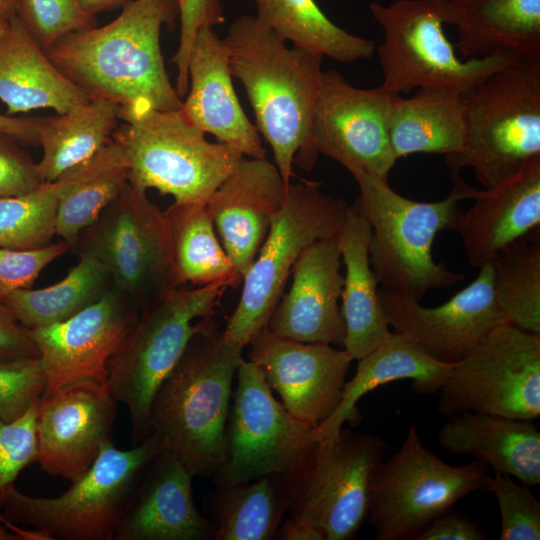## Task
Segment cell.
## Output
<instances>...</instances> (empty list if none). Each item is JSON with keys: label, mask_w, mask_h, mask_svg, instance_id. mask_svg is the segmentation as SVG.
Masks as SVG:
<instances>
[{"label": "cell", "mask_w": 540, "mask_h": 540, "mask_svg": "<svg viewBox=\"0 0 540 540\" xmlns=\"http://www.w3.org/2000/svg\"><path fill=\"white\" fill-rule=\"evenodd\" d=\"M179 15L178 0H129L110 23L70 33L45 52L90 99L119 108L178 110L160 32Z\"/></svg>", "instance_id": "cell-1"}, {"label": "cell", "mask_w": 540, "mask_h": 540, "mask_svg": "<svg viewBox=\"0 0 540 540\" xmlns=\"http://www.w3.org/2000/svg\"><path fill=\"white\" fill-rule=\"evenodd\" d=\"M230 71L245 88L256 128L271 146L284 184L294 165L310 170L318 153L311 120L324 56L289 48L257 16H241L222 38Z\"/></svg>", "instance_id": "cell-2"}, {"label": "cell", "mask_w": 540, "mask_h": 540, "mask_svg": "<svg viewBox=\"0 0 540 540\" xmlns=\"http://www.w3.org/2000/svg\"><path fill=\"white\" fill-rule=\"evenodd\" d=\"M243 348L225 341L212 317L200 319L154 395L151 434L193 477L213 476L224 461L232 382Z\"/></svg>", "instance_id": "cell-3"}, {"label": "cell", "mask_w": 540, "mask_h": 540, "mask_svg": "<svg viewBox=\"0 0 540 540\" xmlns=\"http://www.w3.org/2000/svg\"><path fill=\"white\" fill-rule=\"evenodd\" d=\"M352 176L359 188L355 205L371 226L370 263L382 289L421 301L428 291L450 288L465 279L438 263L432 248L438 233L458 230L459 203L472 199L477 188L455 176L447 197L420 202L395 192L388 180L362 171Z\"/></svg>", "instance_id": "cell-4"}, {"label": "cell", "mask_w": 540, "mask_h": 540, "mask_svg": "<svg viewBox=\"0 0 540 540\" xmlns=\"http://www.w3.org/2000/svg\"><path fill=\"white\" fill-rule=\"evenodd\" d=\"M112 140L123 152L128 183L156 189L174 203L205 205L244 156L235 147L205 138L178 110L119 108Z\"/></svg>", "instance_id": "cell-5"}, {"label": "cell", "mask_w": 540, "mask_h": 540, "mask_svg": "<svg viewBox=\"0 0 540 540\" xmlns=\"http://www.w3.org/2000/svg\"><path fill=\"white\" fill-rule=\"evenodd\" d=\"M466 140L445 159L450 176L471 168L491 187L540 158V60L520 59L462 94Z\"/></svg>", "instance_id": "cell-6"}, {"label": "cell", "mask_w": 540, "mask_h": 540, "mask_svg": "<svg viewBox=\"0 0 540 540\" xmlns=\"http://www.w3.org/2000/svg\"><path fill=\"white\" fill-rule=\"evenodd\" d=\"M231 285L176 287L141 309L107 367L106 385L125 404L134 445L151 434L150 411L156 391L181 358L196 319L212 317L223 292Z\"/></svg>", "instance_id": "cell-7"}, {"label": "cell", "mask_w": 540, "mask_h": 540, "mask_svg": "<svg viewBox=\"0 0 540 540\" xmlns=\"http://www.w3.org/2000/svg\"><path fill=\"white\" fill-rule=\"evenodd\" d=\"M387 444L342 427L310 441L281 473L289 518L319 529L325 540L353 538L367 518L370 486Z\"/></svg>", "instance_id": "cell-8"}, {"label": "cell", "mask_w": 540, "mask_h": 540, "mask_svg": "<svg viewBox=\"0 0 540 540\" xmlns=\"http://www.w3.org/2000/svg\"><path fill=\"white\" fill-rule=\"evenodd\" d=\"M369 10L384 36L375 49L383 75L380 85L394 95L415 88L465 93L490 74L520 60L512 54L461 59L448 40L449 0L373 2Z\"/></svg>", "instance_id": "cell-9"}, {"label": "cell", "mask_w": 540, "mask_h": 540, "mask_svg": "<svg viewBox=\"0 0 540 540\" xmlns=\"http://www.w3.org/2000/svg\"><path fill=\"white\" fill-rule=\"evenodd\" d=\"M160 450L153 434L128 450H120L110 441L64 493L33 497L13 486L1 514L54 539L112 540L132 491Z\"/></svg>", "instance_id": "cell-10"}, {"label": "cell", "mask_w": 540, "mask_h": 540, "mask_svg": "<svg viewBox=\"0 0 540 540\" xmlns=\"http://www.w3.org/2000/svg\"><path fill=\"white\" fill-rule=\"evenodd\" d=\"M348 207L317 182L290 183L283 207L243 277L241 297L222 331L225 341L245 347L267 327L301 253L317 240L336 237Z\"/></svg>", "instance_id": "cell-11"}, {"label": "cell", "mask_w": 540, "mask_h": 540, "mask_svg": "<svg viewBox=\"0 0 540 540\" xmlns=\"http://www.w3.org/2000/svg\"><path fill=\"white\" fill-rule=\"evenodd\" d=\"M482 461L450 465L425 447L410 425L401 447L374 472L367 519L376 540H414L467 495L486 489Z\"/></svg>", "instance_id": "cell-12"}, {"label": "cell", "mask_w": 540, "mask_h": 540, "mask_svg": "<svg viewBox=\"0 0 540 540\" xmlns=\"http://www.w3.org/2000/svg\"><path fill=\"white\" fill-rule=\"evenodd\" d=\"M437 393V410L448 419L465 412L539 418L540 334L496 326L454 363Z\"/></svg>", "instance_id": "cell-13"}, {"label": "cell", "mask_w": 540, "mask_h": 540, "mask_svg": "<svg viewBox=\"0 0 540 540\" xmlns=\"http://www.w3.org/2000/svg\"><path fill=\"white\" fill-rule=\"evenodd\" d=\"M146 192L127 183L72 247L100 262L140 311L176 288L167 219Z\"/></svg>", "instance_id": "cell-14"}, {"label": "cell", "mask_w": 540, "mask_h": 540, "mask_svg": "<svg viewBox=\"0 0 540 540\" xmlns=\"http://www.w3.org/2000/svg\"><path fill=\"white\" fill-rule=\"evenodd\" d=\"M236 376L226 425L225 457L213 475L216 487L283 473L311 441L314 429L275 399L253 362L243 359Z\"/></svg>", "instance_id": "cell-15"}, {"label": "cell", "mask_w": 540, "mask_h": 540, "mask_svg": "<svg viewBox=\"0 0 540 540\" xmlns=\"http://www.w3.org/2000/svg\"><path fill=\"white\" fill-rule=\"evenodd\" d=\"M394 96L381 86L357 88L336 70L323 71L311 120L314 149L351 174L362 171L388 180L397 161L388 133Z\"/></svg>", "instance_id": "cell-16"}, {"label": "cell", "mask_w": 540, "mask_h": 540, "mask_svg": "<svg viewBox=\"0 0 540 540\" xmlns=\"http://www.w3.org/2000/svg\"><path fill=\"white\" fill-rule=\"evenodd\" d=\"M139 312L137 305L111 286L67 320L28 329L45 374L42 396L82 381L106 384L108 363Z\"/></svg>", "instance_id": "cell-17"}, {"label": "cell", "mask_w": 540, "mask_h": 540, "mask_svg": "<svg viewBox=\"0 0 540 540\" xmlns=\"http://www.w3.org/2000/svg\"><path fill=\"white\" fill-rule=\"evenodd\" d=\"M478 269L469 285L437 307L380 288L389 327L415 340L438 361H459L493 328L508 322L496 301L491 262Z\"/></svg>", "instance_id": "cell-18"}, {"label": "cell", "mask_w": 540, "mask_h": 540, "mask_svg": "<svg viewBox=\"0 0 540 540\" xmlns=\"http://www.w3.org/2000/svg\"><path fill=\"white\" fill-rule=\"evenodd\" d=\"M117 404L107 385L94 381L42 396L36 422L40 468L70 482L80 478L112 441Z\"/></svg>", "instance_id": "cell-19"}, {"label": "cell", "mask_w": 540, "mask_h": 540, "mask_svg": "<svg viewBox=\"0 0 540 540\" xmlns=\"http://www.w3.org/2000/svg\"><path fill=\"white\" fill-rule=\"evenodd\" d=\"M249 360L296 419L314 428L338 407L352 358L344 349L279 337L262 329Z\"/></svg>", "instance_id": "cell-20"}, {"label": "cell", "mask_w": 540, "mask_h": 540, "mask_svg": "<svg viewBox=\"0 0 540 540\" xmlns=\"http://www.w3.org/2000/svg\"><path fill=\"white\" fill-rule=\"evenodd\" d=\"M341 262L336 237L317 240L305 248L292 268L291 286L281 296L266 328L283 338L343 347Z\"/></svg>", "instance_id": "cell-21"}, {"label": "cell", "mask_w": 540, "mask_h": 540, "mask_svg": "<svg viewBox=\"0 0 540 540\" xmlns=\"http://www.w3.org/2000/svg\"><path fill=\"white\" fill-rule=\"evenodd\" d=\"M287 188L277 167L266 158L243 156L205 204L242 279L283 207Z\"/></svg>", "instance_id": "cell-22"}, {"label": "cell", "mask_w": 540, "mask_h": 540, "mask_svg": "<svg viewBox=\"0 0 540 540\" xmlns=\"http://www.w3.org/2000/svg\"><path fill=\"white\" fill-rule=\"evenodd\" d=\"M193 476L171 452L161 449L132 491L114 540H210L211 521L197 509Z\"/></svg>", "instance_id": "cell-23"}, {"label": "cell", "mask_w": 540, "mask_h": 540, "mask_svg": "<svg viewBox=\"0 0 540 540\" xmlns=\"http://www.w3.org/2000/svg\"><path fill=\"white\" fill-rule=\"evenodd\" d=\"M188 77V95L180 108L183 117L244 156L266 158L258 130L236 95L224 43L213 27L197 33L190 52Z\"/></svg>", "instance_id": "cell-24"}, {"label": "cell", "mask_w": 540, "mask_h": 540, "mask_svg": "<svg viewBox=\"0 0 540 540\" xmlns=\"http://www.w3.org/2000/svg\"><path fill=\"white\" fill-rule=\"evenodd\" d=\"M472 199V206L462 212L457 232L470 265L480 268L539 228L540 158L491 187L477 189Z\"/></svg>", "instance_id": "cell-25"}, {"label": "cell", "mask_w": 540, "mask_h": 540, "mask_svg": "<svg viewBox=\"0 0 540 540\" xmlns=\"http://www.w3.org/2000/svg\"><path fill=\"white\" fill-rule=\"evenodd\" d=\"M454 363L438 361L409 336L390 331L372 351L358 360L353 378L345 382L338 407L311 431L310 440L334 437L345 422L356 427L361 420L358 401L381 385L410 379L415 393H437Z\"/></svg>", "instance_id": "cell-26"}, {"label": "cell", "mask_w": 540, "mask_h": 540, "mask_svg": "<svg viewBox=\"0 0 540 540\" xmlns=\"http://www.w3.org/2000/svg\"><path fill=\"white\" fill-rule=\"evenodd\" d=\"M437 442L527 487L540 484V431L530 420L465 412L444 423Z\"/></svg>", "instance_id": "cell-27"}, {"label": "cell", "mask_w": 540, "mask_h": 540, "mask_svg": "<svg viewBox=\"0 0 540 540\" xmlns=\"http://www.w3.org/2000/svg\"><path fill=\"white\" fill-rule=\"evenodd\" d=\"M0 100L6 115L36 109L67 112L90 100L49 59L17 15L0 43Z\"/></svg>", "instance_id": "cell-28"}, {"label": "cell", "mask_w": 540, "mask_h": 540, "mask_svg": "<svg viewBox=\"0 0 540 540\" xmlns=\"http://www.w3.org/2000/svg\"><path fill=\"white\" fill-rule=\"evenodd\" d=\"M345 275L341 293V312L345 323L343 349L352 360L372 351L389 333L378 281L369 257L371 226L354 204L349 206L336 236Z\"/></svg>", "instance_id": "cell-29"}, {"label": "cell", "mask_w": 540, "mask_h": 540, "mask_svg": "<svg viewBox=\"0 0 540 540\" xmlns=\"http://www.w3.org/2000/svg\"><path fill=\"white\" fill-rule=\"evenodd\" d=\"M447 24L457 27L465 58L540 60V0H449Z\"/></svg>", "instance_id": "cell-30"}, {"label": "cell", "mask_w": 540, "mask_h": 540, "mask_svg": "<svg viewBox=\"0 0 540 540\" xmlns=\"http://www.w3.org/2000/svg\"><path fill=\"white\" fill-rule=\"evenodd\" d=\"M388 133L397 160L415 153L457 155L466 140L462 93L418 88L411 97L394 96Z\"/></svg>", "instance_id": "cell-31"}, {"label": "cell", "mask_w": 540, "mask_h": 540, "mask_svg": "<svg viewBox=\"0 0 540 540\" xmlns=\"http://www.w3.org/2000/svg\"><path fill=\"white\" fill-rule=\"evenodd\" d=\"M118 120V107L104 99L36 119L43 150L37 163L42 182L55 181L95 156L112 139Z\"/></svg>", "instance_id": "cell-32"}, {"label": "cell", "mask_w": 540, "mask_h": 540, "mask_svg": "<svg viewBox=\"0 0 540 540\" xmlns=\"http://www.w3.org/2000/svg\"><path fill=\"white\" fill-rule=\"evenodd\" d=\"M164 213L176 287L217 282L234 286L242 280L215 234L205 205L173 203Z\"/></svg>", "instance_id": "cell-33"}, {"label": "cell", "mask_w": 540, "mask_h": 540, "mask_svg": "<svg viewBox=\"0 0 540 540\" xmlns=\"http://www.w3.org/2000/svg\"><path fill=\"white\" fill-rule=\"evenodd\" d=\"M206 503L214 540L272 539L287 513L281 474L217 487Z\"/></svg>", "instance_id": "cell-34"}, {"label": "cell", "mask_w": 540, "mask_h": 540, "mask_svg": "<svg viewBox=\"0 0 540 540\" xmlns=\"http://www.w3.org/2000/svg\"><path fill=\"white\" fill-rule=\"evenodd\" d=\"M257 17L294 47L342 63L369 59L372 40L353 35L334 24L314 0H255Z\"/></svg>", "instance_id": "cell-35"}, {"label": "cell", "mask_w": 540, "mask_h": 540, "mask_svg": "<svg viewBox=\"0 0 540 540\" xmlns=\"http://www.w3.org/2000/svg\"><path fill=\"white\" fill-rule=\"evenodd\" d=\"M128 183L126 161L111 139L95 156L80 165L73 183L60 198L56 235L70 249Z\"/></svg>", "instance_id": "cell-36"}, {"label": "cell", "mask_w": 540, "mask_h": 540, "mask_svg": "<svg viewBox=\"0 0 540 540\" xmlns=\"http://www.w3.org/2000/svg\"><path fill=\"white\" fill-rule=\"evenodd\" d=\"M112 286L95 258L79 255V262L59 282L41 289H20L2 302L27 329L62 322L96 301Z\"/></svg>", "instance_id": "cell-37"}, {"label": "cell", "mask_w": 540, "mask_h": 540, "mask_svg": "<svg viewBox=\"0 0 540 540\" xmlns=\"http://www.w3.org/2000/svg\"><path fill=\"white\" fill-rule=\"evenodd\" d=\"M528 235L492 259L493 287L508 322L540 334V239Z\"/></svg>", "instance_id": "cell-38"}, {"label": "cell", "mask_w": 540, "mask_h": 540, "mask_svg": "<svg viewBox=\"0 0 540 540\" xmlns=\"http://www.w3.org/2000/svg\"><path fill=\"white\" fill-rule=\"evenodd\" d=\"M78 167L26 194L0 197V247L29 250L51 243L60 198L76 178Z\"/></svg>", "instance_id": "cell-39"}, {"label": "cell", "mask_w": 540, "mask_h": 540, "mask_svg": "<svg viewBox=\"0 0 540 540\" xmlns=\"http://www.w3.org/2000/svg\"><path fill=\"white\" fill-rule=\"evenodd\" d=\"M16 15L45 51L70 33L97 26L78 0H17Z\"/></svg>", "instance_id": "cell-40"}, {"label": "cell", "mask_w": 540, "mask_h": 540, "mask_svg": "<svg viewBox=\"0 0 540 540\" xmlns=\"http://www.w3.org/2000/svg\"><path fill=\"white\" fill-rule=\"evenodd\" d=\"M486 490L498 502L500 540L540 539V502L529 487L518 484L509 475L493 472L486 479Z\"/></svg>", "instance_id": "cell-41"}, {"label": "cell", "mask_w": 540, "mask_h": 540, "mask_svg": "<svg viewBox=\"0 0 540 540\" xmlns=\"http://www.w3.org/2000/svg\"><path fill=\"white\" fill-rule=\"evenodd\" d=\"M38 403L11 422L0 420V509L16 477L36 461Z\"/></svg>", "instance_id": "cell-42"}, {"label": "cell", "mask_w": 540, "mask_h": 540, "mask_svg": "<svg viewBox=\"0 0 540 540\" xmlns=\"http://www.w3.org/2000/svg\"><path fill=\"white\" fill-rule=\"evenodd\" d=\"M45 390L39 357L0 361V420L11 422L37 404Z\"/></svg>", "instance_id": "cell-43"}, {"label": "cell", "mask_w": 540, "mask_h": 540, "mask_svg": "<svg viewBox=\"0 0 540 540\" xmlns=\"http://www.w3.org/2000/svg\"><path fill=\"white\" fill-rule=\"evenodd\" d=\"M69 249L63 240L29 250L0 247V301L17 290L32 288L42 270Z\"/></svg>", "instance_id": "cell-44"}, {"label": "cell", "mask_w": 540, "mask_h": 540, "mask_svg": "<svg viewBox=\"0 0 540 540\" xmlns=\"http://www.w3.org/2000/svg\"><path fill=\"white\" fill-rule=\"evenodd\" d=\"M180 16L179 46L172 58L177 68L175 89L179 97L188 91V62L197 33L205 27H214L224 22L219 0H178Z\"/></svg>", "instance_id": "cell-45"}, {"label": "cell", "mask_w": 540, "mask_h": 540, "mask_svg": "<svg viewBox=\"0 0 540 540\" xmlns=\"http://www.w3.org/2000/svg\"><path fill=\"white\" fill-rule=\"evenodd\" d=\"M12 140V137L0 133V197L23 195L43 183L37 163Z\"/></svg>", "instance_id": "cell-46"}, {"label": "cell", "mask_w": 540, "mask_h": 540, "mask_svg": "<svg viewBox=\"0 0 540 540\" xmlns=\"http://www.w3.org/2000/svg\"><path fill=\"white\" fill-rule=\"evenodd\" d=\"M39 357V351L27 328L0 301V361Z\"/></svg>", "instance_id": "cell-47"}, {"label": "cell", "mask_w": 540, "mask_h": 540, "mask_svg": "<svg viewBox=\"0 0 540 540\" xmlns=\"http://www.w3.org/2000/svg\"><path fill=\"white\" fill-rule=\"evenodd\" d=\"M489 537L478 523L463 513L448 509L414 540H485Z\"/></svg>", "instance_id": "cell-48"}, {"label": "cell", "mask_w": 540, "mask_h": 540, "mask_svg": "<svg viewBox=\"0 0 540 540\" xmlns=\"http://www.w3.org/2000/svg\"><path fill=\"white\" fill-rule=\"evenodd\" d=\"M0 133L25 143L38 142L36 119H21L0 114Z\"/></svg>", "instance_id": "cell-49"}, {"label": "cell", "mask_w": 540, "mask_h": 540, "mask_svg": "<svg viewBox=\"0 0 540 540\" xmlns=\"http://www.w3.org/2000/svg\"><path fill=\"white\" fill-rule=\"evenodd\" d=\"M275 536L281 540H325L319 529L291 518L280 524Z\"/></svg>", "instance_id": "cell-50"}, {"label": "cell", "mask_w": 540, "mask_h": 540, "mask_svg": "<svg viewBox=\"0 0 540 540\" xmlns=\"http://www.w3.org/2000/svg\"><path fill=\"white\" fill-rule=\"evenodd\" d=\"M81 7L88 13L96 15L99 12L124 6L129 0H78Z\"/></svg>", "instance_id": "cell-51"}, {"label": "cell", "mask_w": 540, "mask_h": 540, "mask_svg": "<svg viewBox=\"0 0 540 540\" xmlns=\"http://www.w3.org/2000/svg\"><path fill=\"white\" fill-rule=\"evenodd\" d=\"M17 0H0V17L10 19L16 15Z\"/></svg>", "instance_id": "cell-52"}, {"label": "cell", "mask_w": 540, "mask_h": 540, "mask_svg": "<svg viewBox=\"0 0 540 540\" xmlns=\"http://www.w3.org/2000/svg\"><path fill=\"white\" fill-rule=\"evenodd\" d=\"M0 540H19V538L0 522Z\"/></svg>", "instance_id": "cell-53"}, {"label": "cell", "mask_w": 540, "mask_h": 540, "mask_svg": "<svg viewBox=\"0 0 540 540\" xmlns=\"http://www.w3.org/2000/svg\"><path fill=\"white\" fill-rule=\"evenodd\" d=\"M9 31V19L0 17V43L6 37Z\"/></svg>", "instance_id": "cell-54"}]
</instances>
